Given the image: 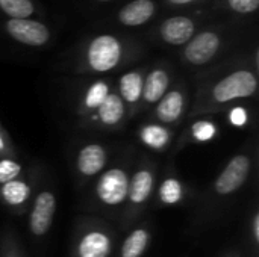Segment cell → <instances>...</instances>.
Returning a JSON list of instances; mask_svg holds the SVG:
<instances>
[{"label":"cell","instance_id":"cell-20","mask_svg":"<svg viewBox=\"0 0 259 257\" xmlns=\"http://www.w3.org/2000/svg\"><path fill=\"white\" fill-rule=\"evenodd\" d=\"M196 32V24L190 17L178 15L167 18L161 27L159 35L161 38L170 45H182L187 44Z\"/></svg>","mask_w":259,"mask_h":257},{"label":"cell","instance_id":"cell-28","mask_svg":"<svg viewBox=\"0 0 259 257\" xmlns=\"http://www.w3.org/2000/svg\"><path fill=\"white\" fill-rule=\"evenodd\" d=\"M250 235H252V241L253 245H259V212L255 209L252 214V221H250Z\"/></svg>","mask_w":259,"mask_h":257},{"label":"cell","instance_id":"cell-1","mask_svg":"<svg viewBox=\"0 0 259 257\" xmlns=\"http://www.w3.org/2000/svg\"><path fill=\"white\" fill-rule=\"evenodd\" d=\"M255 159L256 147L253 142H250L228 161L225 168L217 174V177L199 198V206L194 217L196 227L209 224L223 208L235 200L253 173Z\"/></svg>","mask_w":259,"mask_h":257},{"label":"cell","instance_id":"cell-19","mask_svg":"<svg viewBox=\"0 0 259 257\" xmlns=\"http://www.w3.org/2000/svg\"><path fill=\"white\" fill-rule=\"evenodd\" d=\"M152 227L147 221L132 226L118 248L117 257H143L152 244Z\"/></svg>","mask_w":259,"mask_h":257},{"label":"cell","instance_id":"cell-9","mask_svg":"<svg viewBox=\"0 0 259 257\" xmlns=\"http://www.w3.org/2000/svg\"><path fill=\"white\" fill-rule=\"evenodd\" d=\"M123 59V45L112 35L96 36L87 48V65L94 73H109L120 65Z\"/></svg>","mask_w":259,"mask_h":257},{"label":"cell","instance_id":"cell-23","mask_svg":"<svg viewBox=\"0 0 259 257\" xmlns=\"http://www.w3.org/2000/svg\"><path fill=\"white\" fill-rule=\"evenodd\" d=\"M0 9L11 18H29L35 8L30 0H0Z\"/></svg>","mask_w":259,"mask_h":257},{"label":"cell","instance_id":"cell-26","mask_svg":"<svg viewBox=\"0 0 259 257\" xmlns=\"http://www.w3.org/2000/svg\"><path fill=\"white\" fill-rule=\"evenodd\" d=\"M228 3L238 14H250L259 8V0H228Z\"/></svg>","mask_w":259,"mask_h":257},{"label":"cell","instance_id":"cell-29","mask_svg":"<svg viewBox=\"0 0 259 257\" xmlns=\"http://www.w3.org/2000/svg\"><path fill=\"white\" fill-rule=\"evenodd\" d=\"M171 5H188V3H191V2H194V0H168Z\"/></svg>","mask_w":259,"mask_h":257},{"label":"cell","instance_id":"cell-32","mask_svg":"<svg viewBox=\"0 0 259 257\" xmlns=\"http://www.w3.org/2000/svg\"><path fill=\"white\" fill-rule=\"evenodd\" d=\"M99 2H109V0H99Z\"/></svg>","mask_w":259,"mask_h":257},{"label":"cell","instance_id":"cell-2","mask_svg":"<svg viewBox=\"0 0 259 257\" xmlns=\"http://www.w3.org/2000/svg\"><path fill=\"white\" fill-rule=\"evenodd\" d=\"M258 92V76L249 68L234 70L212 83L199 88L193 105L190 106L187 120L202 118L211 114H219L238 101L255 97Z\"/></svg>","mask_w":259,"mask_h":257},{"label":"cell","instance_id":"cell-17","mask_svg":"<svg viewBox=\"0 0 259 257\" xmlns=\"http://www.w3.org/2000/svg\"><path fill=\"white\" fill-rule=\"evenodd\" d=\"M144 73L143 70H132L124 73L118 80V95L123 100L129 121L138 115L140 103H141V94H143V85H144Z\"/></svg>","mask_w":259,"mask_h":257},{"label":"cell","instance_id":"cell-7","mask_svg":"<svg viewBox=\"0 0 259 257\" xmlns=\"http://www.w3.org/2000/svg\"><path fill=\"white\" fill-rule=\"evenodd\" d=\"M111 150L102 142L82 144L73 158V171L80 185H87L97 179L109 165Z\"/></svg>","mask_w":259,"mask_h":257},{"label":"cell","instance_id":"cell-31","mask_svg":"<svg viewBox=\"0 0 259 257\" xmlns=\"http://www.w3.org/2000/svg\"><path fill=\"white\" fill-rule=\"evenodd\" d=\"M2 133H6V129H5V127L2 126V123H0V135H2Z\"/></svg>","mask_w":259,"mask_h":257},{"label":"cell","instance_id":"cell-12","mask_svg":"<svg viewBox=\"0 0 259 257\" xmlns=\"http://www.w3.org/2000/svg\"><path fill=\"white\" fill-rule=\"evenodd\" d=\"M222 48V36L214 30H205L187 42L184 61L191 67H203L215 59Z\"/></svg>","mask_w":259,"mask_h":257},{"label":"cell","instance_id":"cell-27","mask_svg":"<svg viewBox=\"0 0 259 257\" xmlns=\"http://www.w3.org/2000/svg\"><path fill=\"white\" fill-rule=\"evenodd\" d=\"M229 121L235 126H246L249 121V115L243 108H232L229 112Z\"/></svg>","mask_w":259,"mask_h":257},{"label":"cell","instance_id":"cell-22","mask_svg":"<svg viewBox=\"0 0 259 257\" xmlns=\"http://www.w3.org/2000/svg\"><path fill=\"white\" fill-rule=\"evenodd\" d=\"M153 12L155 3L152 0H134L121 8L118 20L126 26H141L152 18Z\"/></svg>","mask_w":259,"mask_h":257},{"label":"cell","instance_id":"cell-13","mask_svg":"<svg viewBox=\"0 0 259 257\" xmlns=\"http://www.w3.org/2000/svg\"><path fill=\"white\" fill-rule=\"evenodd\" d=\"M190 195L188 185L173 171H165L155 188V204L158 208H176L187 201Z\"/></svg>","mask_w":259,"mask_h":257},{"label":"cell","instance_id":"cell-30","mask_svg":"<svg viewBox=\"0 0 259 257\" xmlns=\"http://www.w3.org/2000/svg\"><path fill=\"white\" fill-rule=\"evenodd\" d=\"M225 257H241V254L238 253V251H232V253H229V254H226Z\"/></svg>","mask_w":259,"mask_h":257},{"label":"cell","instance_id":"cell-8","mask_svg":"<svg viewBox=\"0 0 259 257\" xmlns=\"http://www.w3.org/2000/svg\"><path fill=\"white\" fill-rule=\"evenodd\" d=\"M190 111V94L185 85H178L165 92V95L153 106L150 120L171 129H178L187 118Z\"/></svg>","mask_w":259,"mask_h":257},{"label":"cell","instance_id":"cell-24","mask_svg":"<svg viewBox=\"0 0 259 257\" xmlns=\"http://www.w3.org/2000/svg\"><path fill=\"white\" fill-rule=\"evenodd\" d=\"M23 174H24V168L23 164L17 159V156L0 158V186L11 180H15Z\"/></svg>","mask_w":259,"mask_h":257},{"label":"cell","instance_id":"cell-11","mask_svg":"<svg viewBox=\"0 0 259 257\" xmlns=\"http://www.w3.org/2000/svg\"><path fill=\"white\" fill-rule=\"evenodd\" d=\"M36 176L24 173L0 186V203L15 215H23L29 211L33 195L38 189Z\"/></svg>","mask_w":259,"mask_h":257},{"label":"cell","instance_id":"cell-18","mask_svg":"<svg viewBox=\"0 0 259 257\" xmlns=\"http://www.w3.org/2000/svg\"><path fill=\"white\" fill-rule=\"evenodd\" d=\"M191 123L187 124L184 132L181 133L179 139L173 144V156L181 151L188 144H199L212 139L219 133V126L209 118H194L190 120Z\"/></svg>","mask_w":259,"mask_h":257},{"label":"cell","instance_id":"cell-6","mask_svg":"<svg viewBox=\"0 0 259 257\" xmlns=\"http://www.w3.org/2000/svg\"><path fill=\"white\" fill-rule=\"evenodd\" d=\"M129 123L127 109L120 98L118 92L112 89L99 109L90 117L80 120L77 124L82 129L102 130V132H117Z\"/></svg>","mask_w":259,"mask_h":257},{"label":"cell","instance_id":"cell-25","mask_svg":"<svg viewBox=\"0 0 259 257\" xmlns=\"http://www.w3.org/2000/svg\"><path fill=\"white\" fill-rule=\"evenodd\" d=\"M0 257H24L20 242L12 230H6L0 241Z\"/></svg>","mask_w":259,"mask_h":257},{"label":"cell","instance_id":"cell-4","mask_svg":"<svg viewBox=\"0 0 259 257\" xmlns=\"http://www.w3.org/2000/svg\"><path fill=\"white\" fill-rule=\"evenodd\" d=\"M158 180V164L144 158L134 165L129 180L127 198L123 212L118 218L121 229H131L150 206Z\"/></svg>","mask_w":259,"mask_h":257},{"label":"cell","instance_id":"cell-14","mask_svg":"<svg viewBox=\"0 0 259 257\" xmlns=\"http://www.w3.org/2000/svg\"><path fill=\"white\" fill-rule=\"evenodd\" d=\"M6 32L15 41L26 44V45H32V47H41L47 44L50 39V30L47 26H44L39 21L27 20V18L9 20L6 23Z\"/></svg>","mask_w":259,"mask_h":257},{"label":"cell","instance_id":"cell-15","mask_svg":"<svg viewBox=\"0 0 259 257\" xmlns=\"http://www.w3.org/2000/svg\"><path fill=\"white\" fill-rule=\"evenodd\" d=\"M176 130L178 129H171V127H167L164 124L149 120L138 127L137 139L147 150L155 151V153H164L170 147H173Z\"/></svg>","mask_w":259,"mask_h":257},{"label":"cell","instance_id":"cell-5","mask_svg":"<svg viewBox=\"0 0 259 257\" xmlns=\"http://www.w3.org/2000/svg\"><path fill=\"white\" fill-rule=\"evenodd\" d=\"M117 232L102 218H79L71 236V257H112Z\"/></svg>","mask_w":259,"mask_h":257},{"label":"cell","instance_id":"cell-3","mask_svg":"<svg viewBox=\"0 0 259 257\" xmlns=\"http://www.w3.org/2000/svg\"><path fill=\"white\" fill-rule=\"evenodd\" d=\"M132 151L108 165L93 185L91 209L118 221L127 198L131 173L134 168Z\"/></svg>","mask_w":259,"mask_h":257},{"label":"cell","instance_id":"cell-16","mask_svg":"<svg viewBox=\"0 0 259 257\" xmlns=\"http://www.w3.org/2000/svg\"><path fill=\"white\" fill-rule=\"evenodd\" d=\"M170 82H171V77L167 68L156 67L150 70L144 76V85H143V94H141L138 114L155 106L170 89Z\"/></svg>","mask_w":259,"mask_h":257},{"label":"cell","instance_id":"cell-21","mask_svg":"<svg viewBox=\"0 0 259 257\" xmlns=\"http://www.w3.org/2000/svg\"><path fill=\"white\" fill-rule=\"evenodd\" d=\"M111 91L112 86L106 80H94L93 83H90L83 91V94L80 95V98L77 100L76 111H74L77 120L80 121L90 117L91 114H94L99 109V106L105 101V98L109 95Z\"/></svg>","mask_w":259,"mask_h":257},{"label":"cell","instance_id":"cell-10","mask_svg":"<svg viewBox=\"0 0 259 257\" xmlns=\"http://www.w3.org/2000/svg\"><path fill=\"white\" fill-rule=\"evenodd\" d=\"M55 214H56L55 191L49 186L38 188L33 195V200L30 203V211H29L27 227H29L30 235L38 239L44 238L53 224Z\"/></svg>","mask_w":259,"mask_h":257}]
</instances>
